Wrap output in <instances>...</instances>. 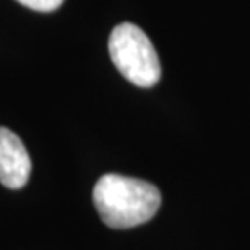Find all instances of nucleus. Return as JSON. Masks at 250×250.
<instances>
[{"label": "nucleus", "instance_id": "nucleus-1", "mask_svg": "<svg viewBox=\"0 0 250 250\" xmlns=\"http://www.w3.org/2000/svg\"><path fill=\"white\" fill-rule=\"evenodd\" d=\"M93 204L109 228H134L148 223L161 206V193L150 182L104 174L93 189Z\"/></svg>", "mask_w": 250, "mask_h": 250}, {"label": "nucleus", "instance_id": "nucleus-2", "mask_svg": "<svg viewBox=\"0 0 250 250\" xmlns=\"http://www.w3.org/2000/svg\"><path fill=\"white\" fill-rule=\"evenodd\" d=\"M109 58L117 71L137 87H154L161 78L158 52L148 36L132 22L113 28L109 36Z\"/></svg>", "mask_w": 250, "mask_h": 250}, {"label": "nucleus", "instance_id": "nucleus-3", "mask_svg": "<svg viewBox=\"0 0 250 250\" xmlns=\"http://www.w3.org/2000/svg\"><path fill=\"white\" fill-rule=\"evenodd\" d=\"M32 161L24 143L8 128H0V184L21 189L28 184Z\"/></svg>", "mask_w": 250, "mask_h": 250}, {"label": "nucleus", "instance_id": "nucleus-4", "mask_svg": "<svg viewBox=\"0 0 250 250\" xmlns=\"http://www.w3.org/2000/svg\"><path fill=\"white\" fill-rule=\"evenodd\" d=\"M19 4L26 6L30 9H36V11H43V13H48V11H54L58 9L63 4V0H17Z\"/></svg>", "mask_w": 250, "mask_h": 250}]
</instances>
